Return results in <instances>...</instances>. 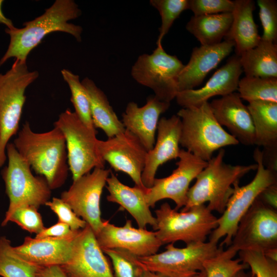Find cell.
<instances>
[{
  "label": "cell",
  "instance_id": "obj_47",
  "mask_svg": "<svg viewBox=\"0 0 277 277\" xmlns=\"http://www.w3.org/2000/svg\"><path fill=\"white\" fill-rule=\"evenodd\" d=\"M233 277H253L245 272L244 270H242L235 273Z\"/></svg>",
  "mask_w": 277,
  "mask_h": 277
},
{
  "label": "cell",
  "instance_id": "obj_30",
  "mask_svg": "<svg viewBox=\"0 0 277 277\" xmlns=\"http://www.w3.org/2000/svg\"><path fill=\"white\" fill-rule=\"evenodd\" d=\"M237 90L241 99L248 103L258 101L277 103V78L245 76L239 80Z\"/></svg>",
  "mask_w": 277,
  "mask_h": 277
},
{
  "label": "cell",
  "instance_id": "obj_10",
  "mask_svg": "<svg viewBox=\"0 0 277 277\" xmlns=\"http://www.w3.org/2000/svg\"><path fill=\"white\" fill-rule=\"evenodd\" d=\"M165 249L161 253L137 257V263L144 270L167 277H189L203 270L205 261L223 250L210 241L190 244L184 248L170 243Z\"/></svg>",
  "mask_w": 277,
  "mask_h": 277
},
{
  "label": "cell",
  "instance_id": "obj_45",
  "mask_svg": "<svg viewBox=\"0 0 277 277\" xmlns=\"http://www.w3.org/2000/svg\"><path fill=\"white\" fill-rule=\"evenodd\" d=\"M263 253L268 259L277 262V248L268 249L263 252Z\"/></svg>",
  "mask_w": 277,
  "mask_h": 277
},
{
  "label": "cell",
  "instance_id": "obj_8",
  "mask_svg": "<svg viewBox=\"0 0 277 277\" xmlns=\"http://www.w3.org/2000/svg\"><path fill=\"white\" fill-rule=\"evenodd\" d=\"M253 158L257 164L256 173L248 184L234 186L221 216L217 219V226L210 234L209 241L217 244L225 237L220 246H229L235 233L239 223L260 194L267 187L276 183V172L266 168L263 163V151L256 148Z\"/></svg>",
  "mask_w": 277,
  "mask_h": 277
},
{
  "label": "cell",
  "instance_id": "obj_19",
  "mask_svg": "<svg viewBox=\"0 0 277 277\" xmlns=\"http://www.w3.org/2000/svg\"><path fill=\"white\" fill-rule=\"evenodd\" d=\"M243 72L240 57L236 55L232 56L203 87L179 92L175 97L176 102L184 108L198 107L208 102L212 97L223 96L234 92L238 89Z\"/></svg>",
  "mask_w": 277,
  "mask_h": 277
},
{
  "label": "cell",
  "instance_id": "obj_28",
  "mask_svg": "<svg viewBox=\"0 0 277 277\" xmlns=\"http://www.w3.org/2000/svg\"><path fill=\"white\" fill-rule=\"evenodd\" d=\"M245 76L277 78V44L261 39L259 43L240 56Z\"/></svg>",
  "mask_w": 277,
  "mask_h": 277
},
{
  "label": "cell",
  "instance_id": "obj_14",
  "mask_svg": "<svg viewBox=\"0 0 277 277\" xmlns=\"http://www.w3.org/2000/svg\"><path fill=\"white\" fill-rule=\"evenodd\" d=\"M177 167L168 176L154 180L152 186L145 190V199L149 207L163 199L172 200L177 210L187 202L189 185L193 180L207 165L204 161L185 149H180Z\"/></svg>",
  "mask_w": 277,
  "mask_h": 277
},
{
  "label": "cell",
  "instance_id": "obj_29",
  "mask_svg": "<svg viewBox=\"0 0 277 277\" xmlns=\"http://www.w3.org/2000/svg\"><path fill=\"white\" fill-rule=\"evenodd\" d=\"M232 12L193 15L186 25L187 30L201 45H211L221 42L229 31L232 22Z\"/></svg>",
  "mask_w": 277,
  "mask_h": 277
},
{
  "label": "cell",
  "instance_id": "obj_37",
  "mask_svg": "<svg viewBox=\"0 0 277 277\" xmlns=\"http://www.w3.org/2000/svg\"><path fill=\"white\" fill-rule=\"evenodd\" d=\"M257 4L263 29L261 39L276 44L277 2L275 0H258Z\"/></svg>",
  "mask_w": 277,
  "mask_h": 277
},
{
  "label": "cell",
  "instance_id": "obj_44",
  "mask_svg": "<svg viewBox=\"0 0 277 277\" xmlns=\"http://www.w3.org/2000/svg\"><path fill=\"white\" fill-rule=\"evenodd\" d=\"M3 1L0 0V23L4 25L7 28L10 29L14 27L12 21L7 18L4 14L2 10Z\"/></svg>",
  "mask_w": 277,
  "mask_h": 277
},
{
  "label": "cell",
  "instance_id": "obj_7",
  "mask_svg": "<svg viewBox=\"0 0 277 277\" xmlns=\"http://www.w3.org/2000/svg\"><path fill=\"white\" fill-rule=\"evenodd\" d=\"M38 76V71L28 69L27 62L17 60L5 73H0V167L7 159L6 146L18 131L25 91Z\"/></svg>",
  "mask_w": 277,
  "mask_h": 277
},
{
  "label": "cell",
  "instance_id": "obj_5",
  "mask_svg": "<svg viewBox=\"0 0 277 277\" xmlns=\"http://www.w3.org/2000/svg\"><path fill=\"white\" fill-rule=\"evenodd\" d=\"M6 153L8 163L2 170V176L9 205L2 226L7 225L10 216L16 209L25 206L38 209L40 206L45 205L49 201L51 190L43 176H35L32 174L30 166L13 143L7 144Z\"/></svg>",
  "mask_w": 277,
  "mask_h": 277
},
{
  "label": "cell",
  "instance_id": "obj_48",
  "mask_svg": "<svg viewBox=\"0 0 277 277\" xmlns=\"http://www.w3.org/2000/svg\"><path fill=\"white\" fill-rule=\"evenodd\" d=\"M189 277H206V273L204 270L199 271Z\"/></svg>",
  "mask_w": 277,
  "mask_h": 277
},
{
  "label": "cell",
  "instance_id": "obj_25",
  "mask_svg": "<svg viewBox=\"0 0 277 277\" xmlns=\"http://www.w3.org/2000/svg\"><path fill=\"white\" fill-rule=\"evenodd\" d=\"M233 2L232 22L224 38L234 43L236 55L240 56L255 47L260 42L261 36L253 16L255 8L254 2L252 0Z\"/></svg>",
  "mask_w": 277,
  "mask_h": 277
},
{
  "label": "cell",
  "instance_id": "obj_20",
  "mask_svg": "<svg viewBox=\"0 0 277 277\" xmlns=\"http://www.w3.org/2000/svg\"><path fill=\"white\" fill-rule=\"evenodd\" d=\"M209 105L217 122L226 127L239 143L247 146L255 145L253 121L238 93L214 99Z\"/></svg>",
  "mask_w": 277,
  "mask_h": 277
},
{
  "label": "cell",
  "instance_id": "obj_13",
  "mask_svg": "<svg viewBox=\"0 0 277 277\" xmlns=\"http://www.w3.org/2000/svg\"><path fill=\"white\" fill-rule=\"evenodd\" d=\"M110 172V169L95 168L73 181L70 188L61 195V199L91 228L95 235L104 225L100 201Z\"/></svg>",
  "mask_w": 277,
  "mask_h": 277
},
{
  "label": "cell",
  "instance_id": "obj_42",
  "mask_svg": "<svg viewBox=\"0 0 277 277\" xmlns=\"http://www.w3.org/2000/svg\"><path fill=\"white\" fill-rule=\"evenodd\" d=\"M258 198L267 206L276 210L277 184L272 185L265 189Z\"/></svg>",
  "mask_w": 277,
  "mask_h": 277
},
{
  "label": "cell",
  "instance_id": "obj_24",
  "mask_svg": "<svg viewBox=\"0 0 277 277\" xmlns=\"http://www.w3.org/2000/svg\"><path fill=\"white\" fill-rule=\"evenodd\" d=\"M106 184L109 192L107 196L108 201L117 203L127 210L135 219L138 228L145 229L149 225L156 230V218L152 214L145 199L146 187L126 185L111 171Z\"/></svg>",
  "mask_w": 277,
  "mask_h": 277
},
{
  "label": "cell",
  "instance_id": "obj_12",
  "mask_svg": "<svg viewBox=\"0 0 277 277\" xmlns=\"http://www.w3.org/2000/svg\"><path fill=\"white\" fill-rule=\"evenodd\" d=\"M277 248V212L258 197L240 220L228 248L263 252Z\"/></svg>",
  "mask_w": 277,
  "mask_h": 277
},
{
  "label": "cell",
  "instance_id": "obj_38",
  "mask_svg": "<svg viewBox=\"0 0 277 277\" xmlns=\"http://www.w3.org/2000/svg\"><path fill=\"white\" fill-rule=\"evenodd\" d=\"M37 210L32 206L21 207L12 213L8 222H14L24 230L37 234L45 228Z\"/></svg>",
  "mask_w": 277,
  "mask_h": 277
},
{
  "label": "cell",
  "instance_id": "obj_46",
  "mask_svg": "<svg viewBox=\"0 0 277 277\" xmlns=\"http://www.w3.org/2000/svg\"><path fill=\"white\" fill-rule=\"evenodd\" d=\"M140 277H167L162 274L144 270Z\"/></svg>",
  "mask_w": 277,
  "mask_h": 277
},
{
  "label": "cell",
  "instance_id": "obj_27",
  "mask_svg": "<svg viewBox=\"0 0 277 277\" xmlns=\"http://www.w3.org/2000/svg\"><path fill=\"white\" fill-rule=\"evenodd\" d=\"M255 132V145L264 151L277 150V103L253 101L247 106Z\"/></svg>",
  "mask_w": 277,
  "mask_h": 277
},
{
  "label": "cell",
  "instance_id": "obj_43",
  "mask_svg": "<svg viewBox=\"0 0 277 277\" xmlns=\"http://www.w3.org/2000/svg\"><path fill=\"white\" fill-rule=\"evenodd\" d=\"M36 277H67L60 266L38 267Z\"/></svg>",
  "mask_w": 277,
  "mask_h": 277
},
{
  "label": "cell",
  "instance_id": "obj_18",
  "mask_svg": "<svg viewBox=\"0 0 277 277\" xmlns=\"http://www.w3.org/2000/svg\"><path fill=\"white\" fill-rule=\"evenodd\" d=\"M181 130V121L177 115L160 118L156 139L152 149L147 151L142 174V182L146 188L152 186L160 166L170 160L178 159Z\"/></svg>",
  "mask_w": 277,
  "mask_h": 277
},
{
  "label": "cell",
  "instance_id": "obj_11",
  "mask_svg": "<svg viewBox=\"0 0 277 277\" xmlns=\"http://www.w3.org/2000/svg\"><path fill=\"white\" fill-rule=\"evenodd\" d=\"M185 65L175 55L168 54L162 44L150 54L140 55L131 70L133 78L152 89L159 100L170 103L179 92V76Z\"/></svg>",
  "mask_w": 277,
  "mask_h": 277
},
{
  "label": "cell",
  "instance_id": "obj_17",
  "mask_svg": "<svg viewBox=\"0 0 277 277\" xmlns=\"http://www.w3.org/2000/svg\"><path fill=\"white\" fill-rule=\"evenodd\" d=\"M95 236L102 250H123L137 257L155 254L162 245L155 231L134 228L129 220H126L123 226H116L104 221Z\"/></svg>",
  "mask_w": 277,
  "mask_h": 277
},
{
  "label": "cell",
  "instance_id": "obj_4",
  "mask_svg": "<svg viewBox=\"0 0 277 277\" xmlns=\"http://www.w3.org/2000/svg\"><path fill=\"white\" fill-rule=\"evenodd\" d=\"M176 115L181 121L180 145L204 161L208 162L215 151L239 143L217 122L209 102L182 108Z\"/></svg>",
  "mask_w": 277,
  "mask_h": 277
},
{
  "label": "cell",
  "instance_id": "obj_15",
  "mask_svg": "<svg viewBox=\"0 0 277 277\" xmlns=\"http://www.w3.org/2000/svg\"><path fill=\"white\" fill-rule=\"evenodd\" d=\"M100 153L115 171L129 175L135 185L145 187L142 182L147 151L140 140L126 130L107 140H98Z\"/></svg>",
  "mask_w": 277,
  "mask_h": 277
},
{
  "label": "cell",
  "instance_id": "obj_9",
  "mask_svg": "<svg viewBox=\"0 0 277 277\" xmlns=\"http://www.w3.org/2000/svg\"><path fill=\"white\" fill-rule=\"evenodd\" d=\"M54 126L64 136L73 181L95 168H104L105 162L97 147V132L88 128L74 112L67 109L61 113Z\"/></svg>",
  "mask_w": 277,
  "mask_h": 277
},
{
  "label": "cell",
  "instance_id": "obj_3",
  "mask_svg": "<svg viewBox=\"0 0 277 277\" xmlns=\"http://www.w3.org/2000/svg\"><path fill=\"white\" fill-rule=\"evenodd\" d=\"M225 153L224 149H220L196 176L195 183L188 190L186 204L182 212L208 202L207 207L210 211L222 214L235 185L245 174L256 170V164L232 165L225 163Z\"/></svg>",
  "mask_w": 277,
  "mask_h": 277
},
{
  "label": "cell",
  "instance_id": "obj_22",
  "mask_svg": "<svg viewBox=\"0 0 277 277\" xmlns=\"http://www.w3.org/2000/svg\"><path fill=\"white\" fill-rule=\"evenodd\" d=\"M234 43L225 40L211 45H201L192 50L189 61L181 72L177 82L179 92L193 89L232 51Z\"/></svg>",
  "mask_w": 277,
  "mask_h": 277
},
{
  "label": "cell",
  "instance_id": "obj_31",
  "mask_svg": "<svg viewBox=\"0 0 277 277\" xmlns=\"http://www.w3.org/2000/svg\"><path fill=\"white\" fill-rule=\"evenodd\" d=\"M38 267L20 258L8 239L0 238V276L36 277Z\"/></svg>",
  "mask_w": 277,
  "mask_h": 277
},
{
  "label": "cell",
  "instance_id": "obj_32",
  "mask_svg": "<svg viewBox=\"0 0 277 277\" xmlns=\"http://www.w3.org/2000/svg\"><path fill=\"white\" fill-rule=\"evenodd\" d=\"M61 73L69 87L71 102L74 108V112L88 128L97 132L91 117L90 101L79 76L66 69L62 70Z\"/></svg>",
  "mask_w": 277,
  "mask_h": 277
},
{
  "label": "cell",
  "instance_id": "obj_2",
  "mask_svg": "<svg viewBox=\"0 0 277 277\" xmlns=\"http://www.w3.org/2000/svg\"><path fill=\"white\" fill-rule=\"evenodd\" d=\"M31 168L54 189L65 182L69 170L65 139L56 127L37 133L26 122L13 143Z\"/></svg>",
  "mask_w": 277,
  "mask_h": 277
},
{
  "label": "cell",
  "instance_id": "obj_34",
  "mask_svg": "<svg viewBox=\"0 0 277 277\" xmlns=\"http://www.w3.org/2000/svg\"><path fill=\"white\" fill-rule=\"evenodd\" d=\"M188 0H151L150 5L159 12L161 25L156 43L162 45V39L168 32L174 22L185 10L188 9Z\"/></svg>",
  "mask_w": 277,
  "mask_h": 277
},
{
  "label": "cell",
  "instance_id": "obj_1",
  "mask_svg": "<svg viewBox=\"0 0 277 277\" xmlns=\"http://www.w3.org/2000/svg\"><path fill=\"white\" fill-rule=\"evenodd\" d=\"M81 14V10L74 1L56 0L43 14L23 23V28H6L5 32L10 36V42L0 60V66L12 57L27 62L30 52L46 35L53 32L68 33L81 42L82 27L69 22Z\"/></svg>",
  "mask_w": 277,
  "mask_h": 277
},
{
  "label": "cell",
  "instance_id": "obj_36",
  "mask_svg": "<svg viewBox=\"0 0 277 277\" xmlns=\"http://www.w3.org/2000/svg\"><path fill=\"white\" fill-rule=\"evenodd\" d=\"M238 252L241 260L251 268L253 277H277V262L266 258L262 251L242 250Z\"/></svg>",
  "mask_w": 277,
  "mask_h": 277
},
{
  "label": "cell",
  "instance_id": "obj_40",
  "mask_svg": "<svg viewBox=\"0 0 277 277\" xmlns=\"http://www.w3.org/2000/svg\"><path fill=\"white\" fill-rule=\"evenodd\" d=\"M45 205L57 215L59 222L68 225L73 231L82 229L87 225L61 199L53 197L51 201H48Z\"/></svg>",
  "mask_w": 277,
  "mask_h": 277
},
{
  "label": "cell",
  "instance_id": "obj_39",
  "mask_svg": "<svg viewBox=\"0 0 277 277\" xmlns=\"http://www.w3.org/2000/svg\"><path fill=\"white\" fill-rule=\"evenodd\" d=\"M234 2L230 0H188V9L194 15L232 12Z\"/></svg>",
  "mask_w": 277,
  "mask_h": 277
},
{
  "label": "cell",
  "instance_id": "obj_33",
  "mask_svg": "<svg viewBox=\"0 0 277 277\" xmlns=\"http://www.w3.org/2000/svg\"><path fill=\"white\" fill-rule=\"evenodd\" d=\"M236 253L228 248L205 261L203 270L206 277H233L239 271L247 268L248 266L240 258L233 259Z\"/></svg>",
  "mask_w": 277,
  "mask_h": 277
},
{
  "label": "cell",
  "instance_id": "obj_35",
  "mask_svg": "<svg viewBox=\"0 0 277 277\" xmlns=\"http://www.w3.org/2000/svg\"><path fill=\"white\" fill-rule=\"evenodd\" d=\"M110 259L115 277H140L144 270L137 263V256L120 249H104Z\"/></svg>",
  "mask_w": 277,
  "mask_h": 277
},
{
  "label": "cell",
  "instance_id": "obj_21",
  "mask_svg": "<svg viewBox=\"0 0 277 277\" xmlns=\"http://www.w3.org/2000/svg\"><path fill=\"white\" fill-rule=\"evenodd\" d=\"M170 103L162 102L154 95L147 97L146 104L139 107L134 102L127 105L122 113V122L126 130L134 135L147 151L152 149L160 115L169 108Z\"/></svg>",
  "mask_w": 277,
  "mask_h": 277
},
{
  "label": "cell",
  "instance_id": "obj_26",
  "mask_svg": "<svg viewBox=\"0 0 277 277\" xmlns=\"http://www.w3.org/2000/svg\"><path fill=\"white\" fill-rule=\"evenodd\" d=\"M81 82L90 101L91 117L95 128L101 129L108 138L123 132L125 128L104 92L93 80L87 77Z\"/></svg>",
  "mask_w": 277,
  "mask_h": 277
},
{
  "label": "cell",
  "instance_id": "obj_6",
  "mask_svg": "<svg viewBox=\"0 0 277 277\" xmlns=\"http://www.w3.org/2000/svg\"><path fill=\"white\" fill-rule=\"evenodd\" d=\"M156 236L162 245L182 241L186 245L204 242L217 226V217L205 204L179 212L166 202L155 210Z\"/></svg>",
  "mask_w": 277,
  "mask_h": 277
},
{
  "label": "cell",
  "instance_id": "obj_23",
  "mask_svg": "<svg viewBox=\"0 0 277 277\" xmlns=\"http://www.w3.org/2000/svg\"><path fill=\"white\" fill-rule=\"evenodd\" d=\"M77 234L66 238L26 236L23 243L13 249L20 258L35 266H62L70 260Z\"/></svg>",
  "mask_w": 277,
  "mask_h": 277
},
{
  "label": "cell",
  "instance_id": "obj_41",
  "mask_svg": "<svg viewBox=\"0 0 277 277\" xmlns=\"http://www.w3.org/2000/svg\"><path fill=\"white\" fill-rule=\"evenodd\" d=\"M78 230L73 231L67 224L58 222L49 228H45L41 232L37 234L35 238H66L75 236Z\"/></svg>",
  "mask_w": 277,
  "mask_h": 277
},
{
  "label": "cell",
  "instance_id": "obj_16",
  "mask_svg": "<svg viewBox=\"0 0 277 277\" xmlns=\"http://www.w3.org/2000/svg\"><path fill=\"white\" fill-rule=\"evenodd\" d=\"M104 253L87 224L75 238L69 261L60 266L67 277H115Z\"/></svg>",
  "mask_w": 277,
  "mask_h": 277
}]
</instances>
